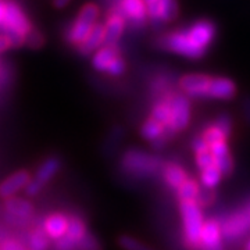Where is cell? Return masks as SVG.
I'll return each instance as SVG.
<instances>
[{
	"instance_id": "6da1fadb",
	"label": "cell",
	"mask_w": 250,
	"mask_h": 250,
	"mask_svg": "<svg viewBox=\"0 0 250 250\" xmlns=\"http://www.w3.org/2000/svg\"><path fill=\"white\" fill-rule=\"evenodd\" d=\"M0 28L3 29L4 34L11 36L16 47L22 45L25 42L28 34L34 29L25 11L16 0H7L6 13L0 24Z\"/></svg>"
},
{
	"instance_id": "7a4b0ae2",
	"label": "cell",
	"mask_w": 250,
	"mask_h": 250,
	"mask_svg": "<svg viewBox=\"0 0 250 250\" xmlns=\"http://www.w3.org/2000/svg\"><path fill=\"white\" fill-rule=\"evenodd\" d=\"M157 43H159L161 49H164L167 52L178 54V56H182V57H187V59H193V60L202 59L207 53L206 49L200 47L192 39V36L189 35L187 28L164 34L159 39Z\"/></svg>"
},
{
	"instance_id": "3957f363",
	"label": "cell",
	"mask_w": 250,
	"mask_h": 250,
	"mask_svg": "<svg viewBox=\"0 0 250 250\" xmlns=\"http://www.w3.org/2000/svg\"><path fill=\"white\" fill-rule=\"evenodd\" d=\"M100 16V7L96 3H86L82 9L78 11V16L67 28L65 32V41L71 46H78L86 39L89 35L93 25L98 22Z\"/></svg>"
},
{
	"instance_id": "277c9868",
	"label": "cell",
	"mask_w": 250,
	"mask_h": 250,
	"mask_svg": "<svg viewBox=\"0 0 250 250\" xmlns=\"http://www.w3.org/2000/svg\"><path fill=\"white\" fill-rule=\"evenodd\" d=\"M179 213L182 218L184 235H185L188 245L192 249H197L202 227L205 224L202 206L199 205L196 200H182L179 202Z\"/></svg>"
},
{
	"instance_id": "5b68a950",
	"label": "cell",
	"mask_w": 250,
	"mask_h": 250,
	"mask_svg": "<svg viewBox=\"0 0 250 250\" xmlns=\"http://www.w3.org/2000/svg\"><path fill=\"white\" fill-rule=\"evenodd\" d=\"M121 166L135 177H152L163 168L161 159L141 150H128L121 159Z\"/></svg>"
},
{
	"instance_id": "8992f818",
	"label": "cell",
	"mask_w": 250,
	"mask_h": 250,
	"mask_svg": "<svg viewBox=\"0 0 250 250\" xmlns=\"http://www.w3.org/2000/svg\"><path fill=\"white\" fill-rule=\"evenodd\" d=\"M92 67L98 72L110 77H121L125 72V60L120 54L117 45H103L92 56Z\"/></svg>"
},
{
	"instance_id": "52a82bcc",
	"label": "cell",
	"mask_w": 250,
	"mask_h": 250,
	"mask_svg": "<svg viewBox=\"0 0 250 250\" xmlns=\"http://www.w3.org/2000/svg\"><path fill=\"white\" fill-rule=\"evenodd\" d=\"M170 123L167 132L170 135L185 129L190 120V102L184 93L170 96Z\"/></svg>"
},
{
	"instance_id": "ba28073f",
	"label": "cell",
	"mask_w": 250,
	"mask_h": 250,
	"mask_svg": "<svg viewBox=\"0 0 250 250\" xmlns=\"http://www.w3.org/2000/svg\"><path fill=\"white\" fill-rule=\"evenodd\" d=\"M223 236L228 239H238L250 231V205L232 214L221 225Z\"/></svg>"
},
{
	"instance_id": "9c48e42d",
	"label": "cell",
	"mask_w": 250,
	"mask_h": 250,
	"mask_svg": "<svg viewBox=\"0 0 250 250\" xmlns=\"http://www.w3.org/2000/svg\"><path fill=\"white\" fill-rule=\"evenodd\" d=\"M211 77L205 74H187L179 80V89L188 98H207Z\"/></svg>"
},
{
	"instance_id": "30bf717a",
	"label": "cell",
	"mask_w": 250,
	"mask_h": 250,
	"mask_svg": "<svg viewBox=\"0 0 250 250\" xmlns=\"http://www.w3.org/2000/svg\"><path fill=\"white\" fill-rule=\"evenodd\" d=\"M116 6L124 16L126 24L129 22L132 27L136 28H141L146 24L147 11L145 0H118Z\"/></svg>"
},
{
	"instance_id": "8fae6325",
	"label": "cell",
	"mask_w": 250,
	"mask_h": 250,
	"mask_svg": "<svg viewBox=\"0 0 250 250\" xmlns=\"http://www.w3.org/2000/svg\"><path fill=\"white\" fill-rule=\"evenodd\" d=\"M147 20L153 24L161 25L170 22L178 16V1L177 0H157L156 3L146 6Z\"/></svg>"
},
{
	"instance_id": "7c38bea8",
	"label": "cell",
	"mask_w": 250,
	"mask_h": 250,
	"mask_svg": "<svg viewBox=\"0 0 250 250\" xmlns=\"http://www.w3.org/2000/svg\"><path fill=\"white\" fill-rule=\"evenodd\" d=\"M103 25H104V45H117L124 34L126 21L116 4L110 7L106 22Z\"/></svg>"
},
{
	"instance_id": "4fadbf2b",
	"label": "cell",
	"mask_w": 250,
	"mask_h": 250,
	"mask_svg": "<svg viewBox=\"0 0 250 250\" xmlns=\"http://www.w3.org/2000/svg\"><path fill=\"white\" fill-rule=\"evenodd\" d=\"M200 250H224L221 224L215 220H207L202 227L199 248Z\"/></svg>"
},
{
	"instance_id": "5bb4252c",
	"label": "cell",
	"mask_w": 250,
	"mask_h": 250,
	"mask_svg": "<svg viewBox=\"0 0 250 250\" xmlns=\"http://www.w3.org/2000/svg\"><path fill=\"white\" fill-rule=\"evenodd\" d=\"M31 179L32 175L28 170L16 171L14 174H11L0 182V199L6 200L9 197L17 196V193L25 189Z\"/></svg>"
},
{
	"instance_id": "9a60e30c",
	"label": "cell",
	"mask_w": 250,
	"mask_h": 250,
	"mask_svg": "<svg viewBox=\"0 0 250 250\" xmlns=\"http://www.w3.org/2000/svg\"><path fill=\"white\" fill-rule=\"evenodd\" d=\"M67 227H68V215L62 211H54L46 217L42 229L45 231L50 241H57L65 235Z\"/></svg>"
},
{
	"instance_id": "2e32d148",
	"label": "cell",
	"mask_w": 250,
	"mask_h": 250,
	"mask_svg": "<svg viewBox=\"0 0 250 250\" xmlns=\"http://www.w3.org/2000/svg\"><path fill=\"white\" fill-rule=\"evenodd\" d=\"M4 211L13 220L27 221L34 214V206L29 200L13 196L4 200Z\"/></svg>"
},
{
	"instance_id": "e0dca14e",
	"label": "cell",
	"mask_w": 250,
	"mask_h": 250,
	"mask_svg": "<svg viewBox=\"0 0 250 250\" xmlns=\"http://www.w3.org/2000/svg\"><path fill=\"white\" fill-rule=\"evenodd\" d=\"M235 92H236V86H235L233 81L225 78V77H215V78H211L207 98L217 99V100H228L235 96Z\"/></svg>"
},
{
	"instance_id": "ac0fdd59",
	"label": "cell",
	"mask_w": 250,
	"mask_h": 250,
	"mask_svg": "<svg viewBox=\"0 0 250 250\" xmlns=\"http://www.w3.org/2000/svg\"><path fill=\"white\" fill-rule=\"evenodd\" d=\"M103 45H104V25L100 22H96L89 32V35L86 36V39L77 49L81 54L89 56Z\"/></svg>"
},
{
	"instance_id": "d6986e66",
	"label": "cell",
	"mask_w": 250,
	"mask_h": 250,
	"mask_svg": "<svg viewBox=\"0 0 250 250\" xmlns=\"http://www.w3.org/2000/svg\"><path fill=\"white\" fill-rule=\"evenodd\" d=\"M60 168H62V160L57 156H50L45 161H42V164L36 168L34 179L45 187L49 181H52L56 177Z\"/></svg>"
},
{
	"instance_id": "ffe728a7",
	"label": "cell",
	"mask_w": 250,
	"mask_h": 250,
	"mask_svg": "<svg viewBox=\"0 0 250 250\" xmlns=\"http://www.w3.org/2000/svg\"><path fill=\"white\" fill-rule=\"evenodd\" d=\"M161 174H163V178L166 181V184L170 188H172V189H175V190L188 178L185 168H182L179 164H175V163L163 164Z\"/></svg>"
},
{
	"instance_id": "44dd1931",
	"label": "cell",
	"mask_w": 250,
	"mask_h": 250,
	"mask_svg": "<svg viewBox=\"0 0 250 250\" xmlns=\"http://www.w3.org/2000/svg\"><path fill=\"white\" fill-rule=\"evenodd\" d=\"M167 128L166 125H163L160 121L154 120L153 117H149L145 123L142 124V128H141V135L146 141L149 142H154L156 139H159L161 136L167 135Z\"/></svg>"
},
{
	"instance_id": "7402d4cb",
	"label": "cell",
	"mask_w": 250,
	"mask_h": 250,
	"mask_svg": "<svg viewBox=\"0 0 250 250\" xmlns=\"http://www.w3.org/2000/svg\"><path fill=\"white\" fill-rule=\"evenodd\" d=\"M86 233H88V227L85 221L78 215H68V227L65 236L77 245Z\"/></svg>"
},
{
	"instance_id": "603a6c76",
	"label": "cell",
	"mask_w": 250,
	"mask_h": 250,
	"mask_svg": "<svg viewBox=\"0 0 250 250\" xmlns=\"http://www.w3.org/2000/svg\"><path fill=\"white\" fill-rule=\"evenodd\" d=\"M200 184L196 179L189 178L188 177L178 188H177V196H178L179 202L182 200H196L199 193H200Z\"/></svg>"
},
{
	"instance_id": "cb8c5ba5",
	"label": "cell",
	"mask_w": 250,
	"mask_h": 250,
	"mask_svg": "<svg viewBox=\"0 0 250 250\" xmlns=\"http://www.w3.org/2000/svg\"><path fill=\"white\" fill-rule=\"evenodd\" d=\"M170 96H164L160 100H157L152 107V113H150V117L160 121L163 125H166V128H168V123H170Z\"/></svg>"
},
{
	"instance_id": "d4e9b609",
	"label": "cell",
	"mask_w": 250,
	"mask_h": 250,
	"mask_svg": "<svg viewBox=\"0 0 250 250\" xmlns=\"http://www.w3.org/2000/svg\"><path fill=\"white\" fill-rule=\"evenodd\" d=\"M224 175L221 174V171L218 170L214 164L207 167L205 170H200V184L206 189H214V188H217L221 184Z\"/></svg>"
},
{
	"instance_id": "484cf974",
	"label": "cell",
	"mask_w": 250,
	"mask_h": 250,
	"mask_svg": "<svg viewBox=\"0 0 250 250\" xmlns=\"http://www.w3.org/2000/svg\"><path fill=\"white\" fill-rule=\"evenodd\" d=\"M49 238L42 228L34 229L29 235L28 250H47L49 249Z\"/></svg>"
},
{
	"instance_id": "4316f807",
	"label": "cell",
	"mask_w": 250,
	"mask_h": 250,
	"mask_svg": "<svg viewBox=\"0 0 250 250\" xmlns=\"http://www.w3.org/2000/svg\"><path fill=\"white\" fill-rule=\"evenodd\" d=\"M117 243L123 250H153L149 245L143 243L138 238H134L131 235H120Z\"/></svg>"
},
{
	"instance_id": "83f0119b",
	"label": "cell",
	"mask_w": 250,
	"mask_h": 250,
	"mask_svg": "<svg viewBox=\"0 0 250 250\" xmlns=\"http://www.w3.org/2000/svg\"><path fill=\"white\" fill-rule=\"evenodd\" d=\"M202 136H203V139H205L208 145L213 142H217V141H227V139H228V136L224 134L218 126H215L214 124L207 126L205 131H203Z\"/></svg>"
},
{
	"instance_id": "f1b7e54d",
	"label": "cell",
	"mask_w": 250,
	"mask_h": 250,
	"mask_svg": "<svg viewBox=\"0 0 250 250\" xmlns=\"http://www.w3.org/2000/svg\"><path fill=\"white\" fill-rule=\"evenodd\" d=\"M195 163H196L199 170H205L207 167L214 164V157L213 153L210 152V149H206L203 152L195 153Z\"/></svg>"
},
{
	"instance_id": "f546056e",
	"label": "cell",
	"mask_w": 250,
	"mask_h": 250,
	"mask_svg": "<svg viewBox=\"0 0 250 250\" xmlns=\"http://www.w3.org/2000/svg\"><path fill=\"white\" fill-rule=\"evenodd\" d=\"M77 250H102V248L98 239L92 233L88 232L77 243Z\"/></svg>"
},
{
	"instance_id": "4dcf8cb0",
	"label": "cell",
	"mask_w": 250,
	"mask_h": 250,
	"mask_svg": "<svg viewBox=\"0 0 250 250\" xmlns=\"http://www.w3.org/2000/svg\"><path fill=\"white\" fill-rule=\"evenodd\" d=\"M208 149H210V152L213 153L214 159L223 157V156H227V154H231L229 153V146H228L227 141H217V142L210 143Z\"/></svg>"
},
{
	"instance_id": "1f68e13d",
	"label": "cell",
	"mask_w": 250,
	"mask_h": 250,
	"mask_svg": "<svg viewBox=\"0 0 250 250\" xmlns=\"http://www.w3.org/2000/svg\"><path fill=\"white\" fill-rule=\"evenodd\" d=\"M214 125L215 126H218V128H220V129H221V131H223L224 134L227 135L228 138H229L231 134H232V120L227 116V114L218 117V118L214 121Z\"/></svg>"
},
{
	"instance_id": "d6a6232c",
	"label": "cell",
	"mask_w": 250,
	"mask_h": 250,
	"mask_svg": "<svg viewBox=\"0 0 250 250\" xmlns=\"http://www.w3.org/2000/svg\"><path fill=\"white\" fill-rule=\"evenodd\" d=\"M54 250H77V245L64 235L62 238L54 241Z\"/></svg>"
},
{
	"instance_id": "836d02e7",
	"label": "cell",
	"mask_w": 250,
	"mask_h": 250,
	"mask_svg": "<svg viewBox=\"0 0 250 250\" xmlns=\"http://www.w3.org/2000/svg\"><path fill=\"white\" fill-rule=\"evenodd\" d=\"M42 189H43V185L42 184H39L36 179H34V177H32V179L28 182V185L25 187V193H27L28 196H38L41 192H42Z\"/></svg>"
},
{
	"instance_id": "e575fe53",
	"label": "cell",
	"mask_w": 250,
	"mask_h": 250,
	"mask_svg": "<svg viewBox=\"0 0 250 250\" xmlns=\"http://www.w3.org/2000/svg\"><path fill=\"white\" fill-rule=\"evenodd\" d=\"M0 250H28V248L16 239H4L0 242Z\"/></svg>"
},
{
	"instance_id": "d590c367",
	"label": "cell",
	"mask_w": 250,
	"mask_h": 250,
	"mask_svg": "<svg viewBox=\"0 0 250 250\" xmlns=\"http://www.w3.org/2000/svg\"><path fill=\"white\" fill-rule=\"evenodd\" d=\"M11 47H16L14 45V41L11 39V36H9L7 34H1L0 35V53H3V52H6V50H9Z\"/></svg>"
},
{
	"instance_id": "8d00e7d4",
	"label": "cell",
	"mask_w": 250,
	"mask_h": 250,
	"mask_svg": "<svg viewBox=\"0 0 250 250\" xmlns=\"http://www.w3.org/2000/svg\"><path fill=\"white\" fill-rule=\"evenodd\" d=\"M206 149H208V143L206 142L205 139H203V136L200 135V136H196L193 141H192V150L195 153L199 152H203Z\"/></svg>"
},
{
	"instance_id": "74e56055",
	"label": "cell",
	"mask_w": 250,
	"mask_h": 250,
	"mask_svg": "<svg viewBox=\"0 0 250 250\" xmlns=\"http://www.w3.org/2000/svg\"><path fill=\"white\" fill-rule=\"evenodd\" d=\"M71 0H53V6L56 9H64Z\"/></svg>"
},
{
	"instance_id": "f35d334b",
	"label": "cell",
	"mask_w": 250,
	"mask_h": 250,
	"mask_svg": "<svg viewBox=\"0 0 250 250\" xmlns=\"http://www.w3.org/2000/svg\"><path fill=\"white\" fill-rule=\"evenodd\" d=\"M6 4H7V0H0V24H1L4 13H6Z\"/></svg>"
},
{
	"instance_id": "ab89813d",
	"label": "cell",
	"mask_w": 250,
	"mask_h": 250,
	"mask_svg": "<svg viewBox=\"0 0 250 250\" xmlns=\"http://www.w3.org/2000/svg\"><path fill=\"white\" fill-rule=\"evenodd\" d=\"M157 0H145V3H146V6H149V4H153V3H156Z\"/></svg>"
},
{
	"instance_id": "60d3db41",
	"label": "cell",
	"mask_w": 250,
	"mask_h": 250,
	"mask_svg": "<svg viewBox=\"0 0 250 250\" xmlns=\"http://www.w3.org/2000/svg\"><path fill=\"white\" fill-rule=\"evenodd\" d=\"M107 1H111L113 4H116V3H117V1H118V0H107ZM113 4H111V6H113Z\"/></svg>"
},
{
	"instance_id": "b9f144b4",
	"label": "cell",
	"mask_w": 250,
	"mask_h": 250,
	"mask_svg": "<svg viewBox=\"0 0 250 250\" xmlns=\"http://www.w3.org/2000/svg\"><path fill=\"white\" fill-rule=\"evenodd\" d=\"M246 250H250V241L248 242V246H246Z\"/></svg>"
}]
</instances>
